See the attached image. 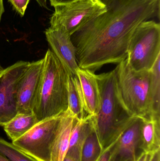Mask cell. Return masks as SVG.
<instances>
[{
    "label": "cell",
    "mask_w": 160,
    "mask_h": 161,
    "mask_svg": "<svg viewBox=\"0 0 160 161\" xmlns=\"http://www.w3.org/2000/svg\"><path fill=\"white\" fill-rule=\"evenodd\" d=\"M105 12L88 21L71 36L80 69L95 73L127 58L136 28L143 22L160 19V0H101Z\"/></svg>",
    "instance_id": "obj_1"
},
{
    "label": "cell",
    "mask_w": 160,
    "mask_h": 161,
    "mask_svg": "<svg viewBox=\"0 0 160 161\" xmlns=\"http://www.w3.org/2000/svg\"><path fill=\"white\" fill-rule=\"evenodd\" d=\"M100 95L98 112L94 125L102 151L113 143L127 126L132 116L123 103L117 85L116 72L96 75Z\"/></svg>",
    "instance_id": "obj_2"
},
{
    "label": "cell",
    "mask_w": 160,
    "mask_h": 161,
    "mask_svg": "<svg viewBox=\"0 0 160 161\" xmlns=\"http://www.w3.org/2000/svg\"><path fill=\"white\" fill-rule=\"evenodd\" d=\"M43 59V70L33 109L38 123L61 115L68 109V73L50 49Z\"/></svg>",
    "instance_id": "obj_3"
},
{
    "label": "cell",
    "mask_w": 160,
    "mask_h": 161,
    "mask_svg": "<svg viewBox=\"0 0 160 161\" xmlns=\"http://www.w3.org/2000/svg\"><path fill=\"white\" fill-rule=\"evenodd\" d=\"M115 69L120 97L130 113L142 118L151 116V71L133 70L126 58Z\"/></svg>",
    "instance_id": "obj_4"
},
{
    "label": "cell",
    "mask_w": 160,
    "mask_h": 161,
    "mask_svg": "<svg viewBox=\"0 0 160 161\" xmlns=\"http://www.w3.org/2000/svg\"><path fill=\"white\" fill-rule=\"evenodd\" d=\"M160 56V25L146 21L136 28L128 47L127 60L135 71H150Z\"/></svg>",
    "instance_id": "obj_5"
},
{
    "label": "cell",
    "mask_w": 160,
    "mask_h": 161,
    "mask_svg": "<svg viewBox=\"0 0 160 161\" xmlns=\"http://www.w3.org/2000/svg\"><path fill=\"white\" fill-rule=\"evenodd\" d=\"M54 8L50 27L63 28L70 36L88 21L106 10V6L101 0H78Z\"/></svg>",
    "instance_id": "obj_6"
},
{
    "label": "cell",
    "mask_w": 160,
    "mask_h": 161,
    "mask_svg": "<svg viewBox=\"0 0 160 161\" xmlns=\"http://www.w3.org/2000/svg\"><path fill=\"white\" fill-rule=\"evenodd\" d=\"M62 115L39 122L12 143L38 161H51L52 147Z\"/></svg>",
    "instance_id": "obj_7"
},
{
    "label": "cell",
    "mask_w": 160,
    "mask_h": 161,
    "mask_svg": "<svg viewBox=\"0 0 160 161\" xmlns=\"http://www.w3.org/2000/svg\"><path fill=\"white\" fill-rule=\"evenodd\" d=\"M30 63L18 61L0 74V126H3L18 114V85Z\"/></svg>",
    "instance_id": "obj_8"
},
{
    "label": "cell",
    "mask_w": 160,
    "mask_h": 161,
    "mask_svg": "<svg viewBox=\"0 0 160 161\" xmlns=\"http://www.w3.org/2000/svg\"><path fill=\"white\" fill-rule=\"evenodd\" d=\"M44 59L30 62L20 80L17 91L18 114H30L39 87Z\"/></svg>",
    "instance_id": "obj_9"
},
{
    "label": "cell",
    "mask_w": 160,
    "mask_h": 161,
    "mask_svg": "<svg viewBox=\"0 0 160 161\" xmlns=\"http://www.w3.org/2000/svg\"><path fill=\"white\" fill-rule=\"evenodd\" d=\"M143 118L133 117L127 126L113 144L110 161H135L139 148Z\"/></svg>",
    "instance_id": "obj_10"
},
{
    "label": "cell",
    "mask_w": 160,
    "mask_h": 161,
    "mask_svg": "<svg viewBox=\"0 0 160 161\" xmlns=\"http://www.w3.org/2000/svg\"><path fill=\"white\" fill-rule=\"evenodd\" d=\"M46 39L51 51L63 65L69 75H77L79 67L76 59V49L71 36L62 28L49 27L45 31Z\"/></svg>",
    "instance_id": "obj_11"
},
{
    "label": "cell",
    "mask_w": 160,
    "mask_h": 161,
    "mask_svg": "<svg viewBox=\"0 0 160 161\" xmlns=\"http://www.w3.org/2000/svg\"><path fill=\"white\" fill-rule=\"evenodd\" d=\"M76 75L80 84L85 112L88 115L96 116L100 103V95L96 75L90 71L79 68Z\"/></svg>",
    "instance_id": "obj_12"
},
{
    "label": "cell",
    "mask_w": 160,
    "mask_h": 161,
    "mask_svg": "<svg viewBox=\"0 0 160 161\" xmlns=\"http://www.w3.org/2000/svg\"><path fill=\"white\" fill-rule=\"evenodd\" d=\"M75 118L67 110L63 114L53 143L51 161H63L68 150L71 130Z\"/></svg>",
    "instance_id": "obj_13"
},
{
    "label": "cell",
    "mask_w": 160,
    "mask_h": 161,
    "mask_svg": "<svg viewBox=\"0 0 160 161\" xmlns=\"http://www.w3.org/2000/svg\"><path fill=\"white\" fill-rule=\"evenodd\" d=\"M139 148L141 152L151 154L160 150V117L143 118Z\"/></svg>",
    "instance_id": "obj_14"
},
{
    "label": "cell",
    "mask_w": 160,
    "mask_h": 161,
    "mask_svg": "<svg viewBox=\"0 0 160 161\" xmlns=\"http://www.w3.org/2000/svg\"><path fill=\"white\" fill-rule=\"evenodd\" d=\"M93 126V116L87 115L82 120H78L75 118V123L70 133L69 146L66 155L80 161L83 146Z\"/></svg>",
    "instance_id": "obj_15"
},
{
    "label": "cell",
    "mask_w": 160,
    "mask_h": 161,
    "mask_svg": "<svg viewBox=\"0 0 160 161\" xmlns=\"http://www.w3.org/2000/svg\"><path fill=\"white\" fill-rule=\"evenodd\" d=\"M68 99V110L77 120H83L88 115L85 109L80 84L77 75H69Z\"/></svg>",
    "instance_id": "obj_16"
},
{
    "label": "cell",
    "mask_w": 160,
    "mask_h": 161,
    "mask_svg": "<svg viewBox=\"0 0 160 161\" xmlns=\"http://www.w3.org/2000/svg\"><path fill=\"white\" fill-rule=\"evenodd\" d=\"M38 122L34 114H18L3 126L4 130L12 142L28 132Z\"/></svg>",
    "instance_id": "obj_17"
},
{
    "label": "cell",
    "mask_w": 160,
    "mask_h": 161,
    "mask_svg": "<svg viewBox=\"0 0 160 161\" xmlns=\"http://www.w3.org/2000/svg\"><path fill=\"white\" fill-rule=\"evenodd\" d=\"M102 152L94 125L83 146L80 161H96Z\"/></svg>",
    "instance_id": "obj_18"
},
{
    "label": "cell",
    "mask_w": 160,
    "mask_h": 161,
    "mask_svg": "<svg viewBox=\"0 0 160 161\" xmlns=\"http://www.w3.org/2000/svg\"><path fill=\"white\" fill-rule=\"evenodd\" d=\"M151 116L160 117V56L151 69Z\"/></svg>",
    "instance_id": "obj_19"
},
{
    "label": "cell",
    "mask_w": 160,
    "mask_h": 161,
    "mask_svg": "<svg viewBox=\"0 0 160 161\" xmlns=\"http://www.w3.org/2000/svg\"><path fill=\"white\" fill-rule=\"evenodd\" d=\"M0 153L9 161H38L19 148L0 137Z\"/></svg>",
    "instance_id": "obj_20"
},
{
    "label": "cell",
    "mask_w": 160,
    "mask_h": 161,
    "mask_svg": "<svg viewBox=\"0 0 160 161\" xmlns=\"http://www.w3.org/2000/svg\"><path fill=\"white\" fill-rule=\"evenodd\" d=\"M30 0H8L15 10L22 16H24L27 5Z\"/></svg>",
    "instance_id": "obj_21"
},
{
    "label": "cell",
    "mask_w": 160,
    "mask_h": 161,
    "mask_svg": "<svg viewBox=\"0 0 160 161\" xmlns=\"http://www.w3.org/2000/svg\"><path fill=\"white\" fill-rule=\"evenodd\" d=\"M107 147L102 152L98 159L96 161H110L111 157V147L113 144Z\"/></svg>",
    "instance_id": "obj_22"
},
{
    "label": "cell",
    "mask_w": 160,
    "mask_h": 161,
    "mask_svg": "<svg viewBox=\"0 0 160 161\" xmlns=\"http://www.w3.org/2000/svg\"><path fill=\"white\" fill-rule=\"evenodd\" d=\"M78 0H49L51 5L53 7L71 3Z\"/></svg>",
    "instance_id": "obj_23"
},
{
    "label": "cell",
    "mask_w": 160,
    "mask_h": 161,
    "mask_svg": "<svg viewBox=\"0 0 160 161\" xmlns=\"http://www.w3.org/2000/svg\"><path fill=\"white\" fill-rule=\"evenodd\" d=\"M152 154L142 152L135 161H150Z\"/></svg>",
    "instance_id": "obj_24"
},
{
    "label": "cell",
    "mask_w": 160,
    "mask_h": 161,
    "mask_svg": "<svg viewBox=\"0 0 160 161\" xmlns=\"http://www.w3.org/2000/svg\"><path fill=\"white\" fill-rule=\"evenodd\" d=\"M150 161H160V150L152 154Z\"/></svg>",
    "instance_id": "obj_25"
},
{
    "label": "cell",
    "mask_w": 160,
    "mask_h": 161,
    "mask_svg": "<svg viewBox=\"0 0 160 161\" xmlns=\"http://www.w3.org/2000/svg\"><path fill=\"white\" fill-rule=\"evenodd\" d=\"M63 161H80L79 159L76 158H73L71 156L69 155H66L65 157L64 158Z\"/></svg>",
    "instance_id": "obj_26"
},
{
    "label": "cell",
    "mask_w": 160,
    "mask_h": 161,
    "mask_svg": "<svg viewBox=\"0 0 160 161\" xmlns=\"http://www.w3.org/2000/svg\"><path fill=\"white\" fill-rule=\"evenodd\" d=\"M36 1H37V2L39 4L41 7L47 8V0H36Z\"/></svg>",
    "instance_id": "obj_27"
},
{
    "label": "cell",
    "mask_w": 160,
    "mask_h": 161,
    "mask_svg": "<svg viewBox=\"0 0 160 161\" xmlns=\"http://www.w3.org/2000/svg\"><path fill=\"white\" fill-rule=\"evenodd\" d=\"M4 12V8L3 3V0H0V22H1L2 15Z\"/></svg>",
    "instance_id": "obj_28"
},
{
    "label": "cell",
    "mask_w": 160,
    "mask_h": 161,
    "mask_svg": "<svg viewBox=\"0 0 160 161\" xmlns=\"http://www.w3.org/2000/svg\"><path fill=\"white\" fill-rule=\"evenodd\" d=\"M0 161H9L3 155L0 153Z\"/></svg>",
    "instance_id": "obj_29"
},
{
    "label": "cell",
    "mask_w": 160,
    "mask_h": 161,
    "mask_svg": "<svg viewBox=\"0 0 160 161\" xmlns=\"http://www.w3.org/2000/svg\"><path fill=\"white\" fill-rule=\"evenodd\" d=\"M3 69H3V67H2V66H1V63H0V74H1V73H2V72L3 70Z\"/></svg>",
    "instance_id": "obj_30"
}]
</instances>
